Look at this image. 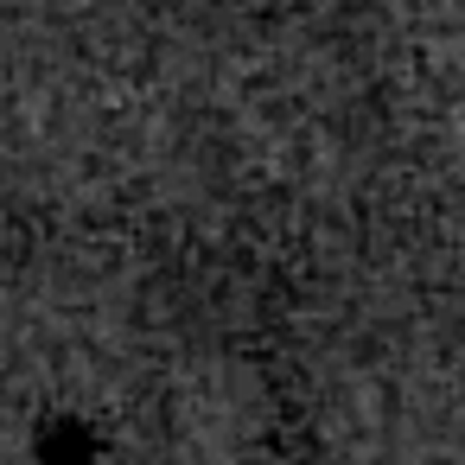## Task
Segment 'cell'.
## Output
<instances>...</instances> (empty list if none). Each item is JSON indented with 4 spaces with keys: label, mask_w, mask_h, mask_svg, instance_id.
<instances>
[{
    "label": "cell",
    "mask_w": 465,
    "mask_h": 465,
    "mask_svg": "<svg viewBox=\"0 0 465 465\" xmlns=\"http://www.w3.org/2000/svg\"><path fill=\"white\" fill-rule=\"evenodd\" d=\"M39 452H45V465H90V433L84 427H58V433L39 440Z\"/></svg>",
    "instance_id": "cell-1"
}]
</instances>
